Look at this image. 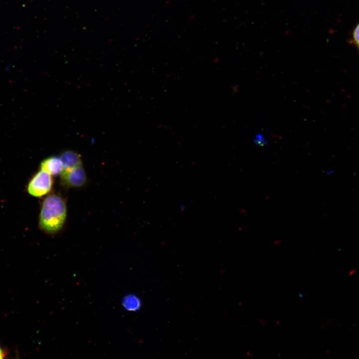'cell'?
<instances>
[{
  "instance_id": "6",
  "label": "cell",
  "mask_w": 359,
  "mask_h": 359,
  "mask_svg": "<svg viewBox=\"0 0 359 359\" xmlns=\"http://www.w3.org/2000/svg\"><path fill=\"white\" fill-rule=\"evenodd\" d=\"M122 304L125 309L130 311L138 310L141 305L139 299L134 295H128L125 297Z\"/></svg>"
},
{
  "instance_id": "3",
  "label": "cell",
  "mask_w": 359,
  "mask_h": 359,
  "mask_svg": "<svg viewBox=\"0 0 359 359\" xmlns=\"http://www.w3.org/2000/svg\"><path fill=\"white\" fill-rule=\"evenodd\" d=\"M60 175L62 182L71 187L81 186L84 184L86 180L82 165L72 169H64Z\"/></svg>"
},
{
  "instance_id": "10",
  "label": "cell",
  "mask_w": 359,
  "mask_h": 359,
  "mask_svg": "<svg viewBox=\"0 0 359 359\" xmlns=\"http://www.w3.org/2000/svg\"><path fill=\"white\" fill-rule=\"evenodd\" d=\"M5 356V354L3 350L0 346V359H3Z\"/></svg>"
},
{
  "instance_id": "8",
  "label": "cell",
  "mask_w": 359,
  "mask_h": 359,
  "mask_svg": "<svg viewBox=\"0 0 359 359\" xmlns=\"http://www.w3.org/2000/svg\"><path fill=\"white\" fill-rule=\"evenodd\" d=\"M353 37L355 44L359 47V23L353 31Z\"/></svg>"
},
{
  "instance_id": "2",
  "label": "cell",
  "mask_w": 359,
  "mask_h": 359,
  "mask_svg": "<svg viewBox=\"0 0 359 359\" xmlns=\"http://www.w3.org/2000/svg\"><path fill=\"white\" fill-rule=\"evenodd\" d=\"M52 186L51 175L47 172L40 170L29 181L28 192L35 197H41L48 193Z\"/></svg>"
},
{
  "instance_id": "4",
  "label": "cell",
  "mask_w": 359,
  "mask_h": 359,
  "mask_svg": "<svg viewBox=\"0 0 359 359\" xmlns=\"http://www.w3.org/2000/svg\"><path fill=\"white\" fill-rule=\"evenodd\" d=\"M40 169L52 176L61 174L64 170V167L60 158L50 157L41 163Z\"/></svg>"
},
{
  "instance_id": "1",
  "label": "cell",
  "mask_w": 359,
  "mask_h": 359,
  "mask_svg": "<svg viewBox=\"0 0 359 359\" xmlns=\"http://www.w3.org/2000/svg\"><path fill=\"white\" fill-rule=\"evenodd\" d=\"M67 214L66 204L59 196L52 194L44 200L39 216V225L48 233H54L63 226Z\"/></svg>"
},
{
  "instance_id": "9",
  "label": "cell",
  "mask_w": 359,
  "mask_h": 359,
  "mask_svg": "<svg viewBox=\"0 0 359 359\" xmlns=\"http://www.w3.org/2000/svg\"><path fill=\"white\" fill-rule=\"evenodd\" d=\"M326 175L330 176L335 173V171L333 169L327 170L325 172Z\"/></svg>"
},
{
  "instance_id": "5",
  "label": "cell",
  "mask_w": 359,
  "mask_h": 359,
  "mask_svg": "<svg viewBox=\"0 0 359 359\" xmlns=\"http://www.w3.org/2000/svg\"><path fill=\"white\" fill-rule=\"evenodd\" d=\"M60 158L63 163L64 170L81 166L80 156L74 152L65 151L61 155Z\"/></svg>"
},
{
  "instance_id": "7",
  "label": "cell",
  "mask_w": 359,
  "mask_h": 359,
  "mask_svg": "<svg viewBox=\"0 0 359 359\" xmlns=\"http://www.w3.org/2000/svg\"><path fill=\"white\" fill-rule=\"evenodd\" d=\"M253 143L258 146H263L267 144V142L264 136L261 133L257 134L253 139Z\"/></svg>"
}]
</instances>
